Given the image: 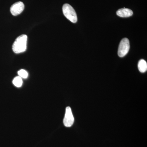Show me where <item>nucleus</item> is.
Masks as SVG:
<instances>
[{
    "label": "nucleus",
    "instance_id": "4",
    "mask_svg": "<svg viewBox=\"0 0 147 147\" xmlns=\"http://www.w3.org/2000/svg\"><path fill=\"white\" fill-rule=\"evenodd\" d=\"M74 122V118L71 108L69 107H67L66 108L65 115L63 119L64 124L66 127H70L72 126Z\"/></svg>",
    "mask_w": 147,
    "mask_h": 147
},
{
    "label": "nucleus",
    "instance_id": "2",
    "mask_svg": "<svg viewBox=\"0 0 147 147\" xmlns=\"http://www.w3.org/2000/svg\"><path fill=\"white\" fill-rule=\"evenodd\" d=\"M63 12L66 18L73 23L77 21V16L74 9L68 4H65L63 6Z\"/></svg>",
    "mask_w": 147,
    "mask_h": 147
},
{
    "label": "nucleus",
    "instance_id": "8",
    "mask_svg": "<svg viewBox=\"0 0 147 147\" xmlns=\"http://www.w3.org/2000/svg\"><path fill=\"white\" fill-rule=\"evenodd\" d=\"M13 84L15 86L18 87H21L23 84V81L21 77L20 76H17L15 77L13 79Z\"/></svg>",
    "mask_w": 147,
    "mask_h": 147
},
{
    "label": "nucleus",
    "instance_id": "3",
    "mask_svg": "<svg viewBox=\"0 0 147 147\" xmlns=\"http://www.w3.org/2000/svg\"><path fill=\"white\" fill-rule=\"evenodd\" d=\"M130 45L128 38H124L121 40L119 45L118 55L120 57H125L129 51Z\"/></svg>",
    "mask_w": 147,
    "mask_h": 147
},
{
    "label": "nucleus",
    "instance_id": "5",
    "mask_svg": "<svg viewBox=\"0 0 147 147\" xmlns=\"http://www.w3.org/2000/svg\"><path fill=\"white\" fill-rule=\"evenodd\" d=\"M25 6L24 3L19 1L13 4L10 8V11L13 16H17L24 10Z\"/></svg>",
    "mask_w": 147,
    "mask_h": 147
},
{
    "label": "nucleus",
    "instance_id": "7",
    "mask_svg": "<svg viewBox=\"0 0 147 147\" xmlns=\"http://www.w3.org/2000/svg\"><path fill=\"white\" fill-rule=\"evenodd\" d=\"M138 69L139 71L142 73L146 72L147 70V63L146 62L144 59H141L139 61L138 65Z\"/></svg>",
    "mask_w": 147,
    "mask_h": 147
},
{
    "label": "nucleus",
    "instance_id": "6",
    "mask_svg": "<svg viewBox=\"0 0 147 147\" xmlns=\"http://www.w3.org/2000/svg\"><path fill=\"white\" fill-rule=\"evenodd\" d=\"M132 11L128 8H121L117 11V14L121 17H128L133 15Z\"/></svg>",
    "mask_w": 147,
    "mask_h": 147
},
{
    "label": "nucleus",
    "instance_id": "1",
    "mask_svg": "<svg viewBox=\"0 0 147 147\" xmlns=\"http://www.w3.org/2000/svg\"><path fill=\"white\" fill-rule=\"evenodd\" d=\"M27 38L28 36L25 34L21 35L16 38L12 45V50L14 53L19 54L26 51Z\"/></svg>",
    "mask_w": 147,
    "mask_h": 147
},
{
    "label": "nucleus",
    "instance_id": "9",
    "mask_svg": "<svg viewBox=\"0 0 147 147\" xmlns=\"http://www.w3.org/2000/svg\"><path fill=\"white\" fill-rule=\"evenodd\" d=\"M18 75L19 76L22 78H24V79H26L28 77V72L24 69H21L19 70L18 72Z\"/></svg>",
    "mask_w": 147,
    "mask_h": 147
}]
</instances>
